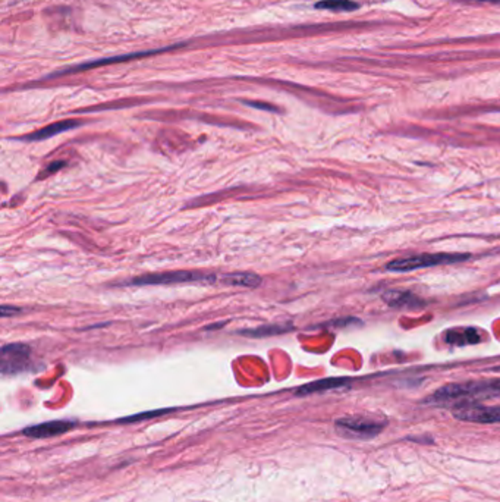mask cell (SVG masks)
<instances>
[{"mask_svg": "<svg viewBox=\"0 0 500 502\" xmlns=\"http://www.w3.org/2000/svg\"><path fill=\"white\" fill-rule=\"evenodd\" d=\"M384 420L371 416H351L336 422V429L339 435L352 439H370L377 436L384 429Z\"/></svg>", "mask_w": 500, "mask_h": 502, "instance_id": "277c9868", "label": "cell"}, {"mask_svg": "<svg viewBox=\"0 0 500 502\" xmlns=\"http://www.w3.org/2000/svg\"><path fill=\"white\" fill-rule=\"evenodd\" d=\"M314 8L332 12H352L359 8V3L352 2V0H320Z\"/></svg>", "mask_w": 500, "mask_h": 502, "instance_id": "4fadbf2b", "label": "cell"}, {"mask_svg": "<svg viewBox=\"0 0 500 502\" xmlns=\"http://www.w3.org/2000/svg\"><path fill=\"white\" fill-rule=\"evenodd\" d=\"M185 282H203V284L216 282V275L198 272V270H177V272H166L157 275H145L141 276V278H135L125 284L141 286V285H173V284H185Z\"/></svg>", "mask_w": 500, "mask_h": 502, "instance_id": "3957f363", "label": "cell"}, {"mask_svg": "<svg viewBox=\"0 0 500 502\" xmlns=\"http://www.w3.org/2000/svg\"><path fill=\"white\" fill-rule=\"evenodd\" d=\"M289 329H291V326L271 324V326H261V328H256V329L242 331V335L253 336V338H262V336H270V335H279V334H283L285 331H289Z\"/></svg>", "mask_w": 500, "mask_h": 502, "instance_id": "5bb4252c", "label": "cell"}, {"mask_svg": "<svg viewBox=\"0 0 500 502\" xmlns=\"http://www.w3.org/2000/svg\"><path fill=\"white\" fill-rule=\"evenodd\" d=\"M248 106L251 107H256V109H265V110H269V112H278V109L271 106V105H267V103H260V102H245Z\"/></svg>", "mask_w": 500, "mask_h": 502, "instance_id": "9a60e30c", "label": "cell"}, {"mask_svg": "<svg viewBox=\"0 0 500 502\" xmlns=\"http://www.w3.org/2000/svg\"><path fill=\"white\" fill-rule=\"evenodd\" d=\"M73 426L71 422H47L43 424L33 426L24 431V435L31 436V438H48V436H56L69 431Z\"/></svg>", "mask_w": 500, "mask_h": 502, "instance_id": "ba28073f", "label": "cell"}, {"mask_svg": "<svg viewBox=\"0 0 500 502\" xmlns=\"http://www.w3.org/2000/svg\"><path fill=\"white\" fill-rule=\"evenodd\" d=\"M465 2H467V0H465ZM474 2H487V3L500 5V0H474Z\"/></svg>", "mask_w": 500, "mask_h": 502, "instance_id": "e0dca14e", "label": "cell"}, {"mask_svg": "<svg viewBox=\"0 0 500 502\" xmlns=\"http://www.w3.org/2000/svg\"><path fill=\"white\" fill-rule=\"evenodd\" d=\"M446 340L449 344H452V345H471V344L480 343L481 336H480L479 331L472 329V328H467V329L447 332Z\"/></svg>", "mask_w": 500, "mask_h": 502, "instance_id": "30bf717a", "label": "cell"}, {"mask_svg": "<svg viewBox=\"0 0 500 502\" xmlns=\"http://www.w3.org/2000/svg\"><path fill=\"white\" fill-rule=\"evenodd\" d=\"M17 313H19V309H17V307H8V306L2 307V316L3 318H6L8 315H17Z\"/></svg>", "mask_w": 500, "mask_h": 502, "instance_id": "2e32d148", "label": "cell"}, {"mask_svg": "<svg viewBox=\"0 0 500 502\" xmlns=\"http://www.w3.org/2000/svg\"><path fill=\"white\" fill-rule=\"evenodd\" d=\"M467 259H470V254L426 253V254H418V256L392 260L389 265L386 266V269L391 272H409V270L433 268V266H439V265H451V263H459Z\"/></svg>", "mask_w": 500, "mask_h": 502, "instance_id": "7a4b0ae2", "label": "cell"}, {"mask_svg": "<svg viewBox=\"0 0 500 502\" xmlns=\"http://www.w3.org/2000/svg\"><path fill=\"white\" fill-rule=\"evenodd\" d=\"M455 417L474 423H500V406L484 407L479 404H461L454 411Z\"/></svg>", "mask_w": 500, "mask_h": 502, "instance_id": "8992f818", "label": "cell"}, {"mask_svg": "<svg viewBox=\"0 0 500 502\" xmlns=\"http://www.w3.org/2000/svg\"><path fill=\"white\" fill-rule=\"evenodd\" d=\"M500 394V381H489V382H468V383H456L447 385L439 389L430 401L440 404L449 403V401H462L477 397H490Z\"/></svg>", "mask_w": 500, "mask_h": 502, "instance_id": "6da1fadb", "label": "cell"}, {"mask_svg": "<svg viewBox=\"0 0 500 502\" xmlns=\"http://www.w3.org/2000/svg\"><path fill=\"white\" fill-rule=\"evenodd\" d=\"M348 383V379H324V381H319V382H312L308 385H304L298 389V395H308V394H316V392H323L328 391V389H336V388H342Z\"/></svg>", "mask_w": 500, "mask_h": 502, "instance_id": "8fae6325", "label": "cell"}, {"mask_svg": "<svg viewBox=\"0 0 500 502\" xmlns=\"http://www.w3.org/2000/svg\"><path fill=\"white\" fill-rule=\"evenodd\" d=\"M80 121H60V122H55L52 125H48L46 128H42L39 131H35L30 135L25 137L27 141H42V140H47V138H52L60 132H65L68 130L77 128L80 127Z\"/></svg>", "mask_w": 500, "mask_h": 502, "instance_id": "9c48e42d", "label": "cell"}, {"mask_svg": "<svg viewBox=\"0 0 500 502\" xmlns=\"http://www.w3.org/2000/svg\"><path fill=\"white\" fill-rule=\"evenodd\" d=\"M382 298L395 309H417L424 306V301L409 291H387Z\"/></svg>", "mask_w": 500, "mask_h": 502, "instance_id": "52a82bcc", "label": "cell"}, {"mask_svg": "<svg viewBox=\"0 0 500 502\" xmlns=\"http://www.w3.org/2000/svg\"><path fill=\"white\" fill-rule=\"evenodd\" d=\"M31 349L24 344H8L0 351V369L3 374H17L30 367Z\"/></svg>", "mask_w": 500, "mask_h": 502, "instance_id": "5b68a950", "label": "cell"}, {"mask_svg": "<svg viewBox=\"0 0 500 502\" xmlns=\"http://www.w3.org/2000/svg\"><path fill=\"white\" fill-rule=\"evenodd\" d=\"M222 282L232 286H248L256 288L261 284V278L256 273H231L222 278Z\"/></svg>", "mask_w": 500, "mask_h": 502, "instance_id": "7c38bea8", "label": "cell"}]
</instances>
